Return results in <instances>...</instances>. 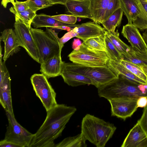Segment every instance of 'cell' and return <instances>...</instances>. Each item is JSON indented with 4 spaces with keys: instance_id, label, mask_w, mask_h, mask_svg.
<instances>
[{
    "instance_id": "6da1fadb",
    "label": "cell",
    "mask_w": 147,
    "mask_h": 147,
    "mask_svg": "<svg viewBox=\"0 0 147 147\" xmlns=\"http://www.w3.org/2000/svg\"><path fill=\"white\" fill-rule=\"evenodd\" d=\"M76 110L74 106L57 104L47 111L46 119L34 134L30 147H54V140L61 136Z\"/></svg>"
},
{
    "instance_id": "7a4b0ae2",
    "label": "cell",
    "mask_w": 147,
    "mask_h": 147,
    "mask_svg": "<svg viewBox=\"0 0 147 147\" xmlns=\"http://www.w3.org/2000/svg\"><path fill=\"white\" fill-rule=\"evenodd\" d=\"M100 97L108 100L119 98L138 99L141 96L147 97V85L131 80L119 74L118 78L98 88Z\"/></svg>"
},
{
    "instance_id": "3957f363",
    "label": "cell",
    "mask_w": 147,
    "mask_h": 147,
    "mask_svg": "<svg viewBox=\"0 0 147 147\" xmlns=\"http://www.w3.org/2000/svg\"><path fill=\"white\" fill-rule=\"evenodd\" d=\"M116 129L113 124L88 114L82 120L81 133L86 140L97 147H104Z\"/></svg>"
},
{
    "instance_id": "277c9868",
    "label": "cell",
    "mask_w": 147,
    "mask_h": 147,
    "mask_svg": "<svg viewBox=\"0 0 147 147\" xmlns=\"http://www.w3.org/2000/svg\"><path fill=\"white\" fill-rule=\"evenodd\" d=\"M31 32L38 50L39 63L55 55H61L62 48L58 34L52 29L46 28L45 31L30 28Z\"/></svg>"
},
{
    "instance_id": "5b68a950",
    "label": "cell",
    "mask_w": 147,
    "mask_h": 147,
    "mask_svg": "<svg viewBox=\"0 0 147 147\" xmlns=\"http://www.w3.org/2000/svg\"><path fill=\"white\" fill-rule=\"evenodd\" d=\"M69 60L73 63L89 67L106 65L109 59L105 52L94 49L83 42L68 55Z\"/></svg>"
},
{
    "instance_id": "8992f818",
    "label": "cell",
    "mask_w": 147,
    "mask_h": 147,
    "mask_svg": "<svg viewBox=\"0 0 147 147\" xmlns=\"http://www.w3.org/2000/svg\"><path fill=\"white\" fill-rule=\"evenodd\" d=\"M30 80L36 95L47 112L57 104L56 94L45 75L34 74L31 76Z\"/></svg>"
},
{
    "instance_id": "52a82bcc",
    "label": "cell",
    "mask_w": 147,
    "mask_h": 147,
    "mask_svg": "<svg viewBox=\"0 0 147 147\" xmlns=\"http://www.w3.org/2000/svg\"><path fill=\"white\" fill-rule=\"evenodd\" d=\"M120 8L126 17L128 24L141 30H147V14L139 0H119Z\"/></svg>"
},
{
    "instance_id": "ba28073f",
    "label": "cell",
    "mask_w": 147,
    "mask_h": 147,
    "mask_svg": "<svg viewBox=\"0 0 147 147\" xmlns=\"http://www.w3.org/2000/svg\"><path fill=\"white\" fill-rule=\"evenodd\" d=\"M8 125L4 139L20 147H30L34 134L28 131L18 123L14 116L6 111Z\"/></svg>"
},
{
    "instance_id": "9c48e42d",
    "label": "cell",
    "mask_w": 147,
    "mask_h": 147,
    "mask_svg": "<svg viewBox=\"0 0 147 147\" xmlns=\"http://www.w3.org/2000/svg\"><path fill=\"white\" fill-rule=\"evenodd\" d=\"M14 30L20 47L24 49L34 60L39 63L37 47L31 32V26L15 17Z\"/></svg>"
},
{
    "instance_id": "30bf717a",
    "label": "cell",
    "mask_w": 147,
    "mask_h": 147,
    "mask_svg": "<svg viewBox=\"0 0 147 147\" xmlns=\"http://www.w3.org/2000/svg\"><path fill=\"white\" fill-rule=\"evenodd\" d=\"M138 99L131 98H119L108 100L111 105L112 116L125 120L130 117L136 111Z\"/></svg>"
},
{
    "instance_id": "8fae6325",
    "label": "cell",
    "mask_w": 147,
    "mask_h": 147,
    "mask_svg": "<svg viewBox=\"0 0 147 147\" xmlns=\"http://www.w3.org/2000/svg\"><path fill=\"white\" fill-rule=\"evenodd\" d=\"M119 75L109 67L107 64L89 67L85 74L91 80L93 85L97 88L117 78Z\"/></svg>"
},
{
    "instance_id": "7c38bea8",
    "label": "cell",
    "mask_w": 147,
    "mask_h": 147,
    "mask_svg": "<svg viewBox=\"0 0 147 147\" xmlns=\"http://www.w3.org/2000/svg\"><path fill=\"white\" fill-rule=\"evenodd\" d=\"M71 30L77 34L76 37L83 42L90 38L104 35L106 31L104 28L94 22L77 24Z\"/></svg>"
},
{
    "instance_id": "4fadbf2b",
    "label": "cell",
    "mask_w": 147,
    "mask_h": 147,
    "mask_svg": "<svg viewBox=\"0 0 147 147\" xmlns=\"http://www.w3.org/2000/svg\"><path fill=\"white\" fill-rule=\"evenodd\" d=\"M121 33L130 43L131 47L142 52L147 51V45L138 28L132 24L123 26Z\"/></svg>"
},
{
    "instance_id": "5bb4252c",
    "label": "cell",
    "mask_w": 147,
    "mask_h": 147,
    "mask_svg": "<svg viewBox=\"0 0 147 147\" xmlns=\"http://www.w3.org/2000/svg\"><path fill=\"white\" fill-rule=\"evenodd\" d=\"M121 147H147V137L137 122L130 129Z\"/></svg>"
},
{
    "instance_id": "9a60e30c",
    "label": "cell",
    "mask_w": 147,
    "mask_h": 147,
    "mask_svg": "<svg viewBox=\"0 0 147 147\" xmlns=\"http://www.w3.org/2000/svg\"><path fill=\"white\" fill-rule=\"evenodd\" d=\"M1 33L0 40L4 44L3 59L5 61L10 56L20 50V46L14 30L11 28L6 29Z\"/></svg>"
},
{
    "instance_id": "2e32d148",
    "label": "cell",
    "mask_w": 147,
    "mask_h": 147,
    "mask_svg": "<svg viewBox=\"0 0 147 147\" xmlns=\"http://www.w3.org/2000/svg\"><path fill=\"white\" fill-rule=\"evenodd\" d=\"M32 24L35 28L45 27L64 30L68 32L72 30L77 24H65L53 18L51 16L44 14H36L33 19Z\"/></svg>"
},
{
    "instance_id": "e0dca14e",
    "label": "cell",
    "mask_w": 147,
    "mask_h": 147,
    "mask_svg": "<svg viewBox=\"0 0 147 147\" xmlns=\"http://www.w3.org/2000/svg\"><path fill=\"white\" fill-rule=\"evenodd\" d=\"M62 61L61 55H55L41 63L40 71L49 79L60 75Z\"/></svg>"
},
{
    "instance_id": "ac0fdd59",
    "label": "cell",
    "mask_w": 147,
    "mask_h": 147,
    "mask_svg": "<svg viewBox=\"0 0 147 147\" xmlns=\"http://www.w3.org/2000/svg\"><path fill=\"white\" fill-rule=\"evenodd\" d=\"M65 5L68 12L77 17L88 18L93 21L90 9L89 0H67Z\"/></svg>"
},
{
    "instance_id": "d6986e66",
    "label": "cell",
    "mask_w": 147,
    "mask_h": 147,
    "mask_svg": "<svg viewBox=\"0 0 147 147\" xmlns=\"http://www.w3.org/2000/svg\"><path fill=\"white\" fill-rule=\"evenodd\" d=\"M60 75L65 83L69 86L76 87L86 84L92 85L91 80L85 75L61 69Z\"/></svg>"
},
{
    "instance_id": "ffe728a7",
    "label": "cell",
    "mask_w": 147,
    "mask_h": 147,
    "mask_svg": "<svg viewBox=\"0 0 147 147\" xmlns=\"http://www.w3.org/2000/svg\"><path fill=\"white\" fill-rule=\"evenodd\" d=\"M111 1L89 0V8L94 22L99 24L103 22L105 13Z\"/></svg>"
},
{
    "instance_id": "44dd1931",
    "label": "cell",
    "mask_w": 147,
    "mask_h": 147,
    "mask_svg": "<svg viewBox=\"0 0 147 147\" xmlns=\"http://www.w3.org/2000/svg\"><path fill=\"white\" fill-rule=\"evenodd\" d=\"M107 65L116 73L122 75L127 79L140 84L147 85V82L133 74L120 62L109 59Z\"/></svg>"
},
{
    "instance_id": "7402d4cb",
    "label": "cell",
    "mask_w": 147,
    "mask_h": 147,
    "mask_svg": "<svg viewBox=\"0 0 147 147\" xmlns=\"http://www.w3.org/2000/svg\"><path fill=\"white\" fill-rule=\"evenodd\" d=\"M123 57L124 60L140 67L147 66V51L142 52L130 47L127 54Z\"/></svg>"
},
{
    "instance_id": "603a6c76",
    "label": "cell",
    "mask_w": 147,
    "mask_h": 147,
    "mask_svg": "<svg viewBox=\"0 0 147 147\" xmlns=\"http://www.w3.org/2000/svg\"><path fill=\"white\" fill-rule=\"evenodd\" d=\"M123 12L121 8L116 10L107 19L101 23L107 31L114 32L121 23Z\"/></svg>"
},
{
    "instance_id": "cb8c5ba5",
    "label": "cell",
    "mask_w": 147,
    "mask_h": 147,
    "mask_svg": "<svg viewBox=\"0 0 147 147\" xmlns=\"http://www.w3.org/2000/svg\"><path fill=\"white\" fill-rule=\"evenodd\" d=\"M86 140L80 133L77 135L64 138L54 147H86Z\"/></svg>"
},
{
    "instance_id": "d4e9b609",
    "label": "cell",
    "mask_w": 147,
    "mask_h": 147,
    "mask_svg": "<svg viewBox=\"0 0 147 147\" xmlns=\"http://www.w3.org/2000/svg\"><path fill=\"white\" fill-rule=\"evenodd\" d=\"M105 33L107 36L115 47L123 56L127 54V51L130 49V46L125 44L120 39L118 30L114 32L106 31Z\"/></svg>"
},
{
    "instance_id": "484cf974",
    "label": "cell",
    "mask_w": 147,
    "mask_h": 147,
    "mask_svg": "<svg viewBox=\"0 0 147 147\" xmlns=\"http://www.w3.org/2000/svg\"><path fill=\"white\" fill-rule=\"evenodd\" d=\"M106 52L109 59L120 61L123 59V56L113 45L107 36L105 34Z\"/></svg>"
},
{
    "instance_id": "4316f807",
    "label": "cell",
    "mask_w": 147,
    "mask_h": 147,
    "mask_svg": "<svg viewBox=\"0 0 147 147\" xmlns=\"http://www.w3.org/2000/svg\"><path fill=\"white\" fill-rule=\"evenodd\" d=\"M83 42L88 46L94 49L102 52H106L105 34L90 38Z\"/></svg>"
},
{
    "instance_id": "83f0119b",
    "label": "cell",
    "mask_w": 147,
    "mask_h": 147,
    "mask_svg": "<svg viewBox=\"0 0 147 147\" xmlns=\"http://www.w3.org/2000/svg\"><path fill=\"white\" fill-rule=\"evenodd\" d=\"M120 62L133 74L147 82V77L140 67L124 59Z\"/></svg>"
},
{
    "instance_id": "f1b7e54d",
    "label": "cell",
    "mask_w": 147,
    "mask_h": 147,
    "mask_svg": "<svg viewBox=\"0 0 147 147\" xmlns=\"http://www.w3.org/2000/svg\"><path fill=\"white\" fill-rule=\"evenodd\" d=\"M26 1L29 8L36 12L38 10L54 5L50 0H26Z\"/></svg>"
},
{
    "instance_id": "f546056e",
    "label": "cell",
    "mask_w": 147,
    "mask_h": 147,
    "mask_svg": "<svg viewBox=\"0 0 147 147\" xmlns=\"http://www.w3.org/2000/svg\"><path fill=\"white\" fill-rule=\"evenodd\" d=\"M36 14V12L29 8L16 13L15 14V16L21 20L27 25L31 26L32 22Z\"/></svg>"
},
{
    "instance_id": "4dcf8cb0",
    "label": "cell",
    "mask_w": 147,
    "mask_h": 147,
    "mask_svg": "<svg viewBox=\"0 0 147 147\" xmlns=\"http://www.w3.org/2000/svg\"><path fill=\"white\" fill-rule=\"evenodd\" d=\"M120 8L119 0H111L105 13L103 22L107 19L116 10Z\"/></svg>"
},
{
    "instance_id": "1f68e13d",
    "label": "cell",
    "mask_w": 147,
    "mask_h": 147,
    "mask_svg": "<svg viewBox=\"0 0 147 147\" xmlns=\"http://www.w3.org/2000/svg\"><path fill=\"white\" fill-rule=\"evenodd\" d=\"M53 18L63 23L70 24H74L77 21V17L73 15L60 14L51 16Z\"/></svg>"
},
{
    "instance_id": "d6a6232c",
    "label": "cell",
    "mask_w": 147,
    "mask_h": 147,
    "mask_svg": "<svg viewBox=\"0 0 147 147\" xmlns=\"http://www.w3.org/2000/svg\"><path fill=\"white\" fill-rule=\"evenodd\" d=\"M29 8L26 1H20L16 0L15 4L9 9L10 11L14 15Z\"/></svg>"
},
{
    "instance_id": "836d02e7",
    "label": "cell",
    "mask_w": 147,
    "mask_h": 147,
    "mask_svg": "<svg viewBox=\"0 0 147 147\" xmlns=\"http://www.w3.org/2000/svg\"><path fill=\"white\" fill-rule=\"evenodd\" d=\"M137 122L145 132L147 137V105L144 107L142 115Z\"/></svg>"
},
{
    "instance_id": "e575fe53",
    "label": "cell",
    "mask_w": 147,
    "mask_h": 147,
    "mask_svg": "<svg viewBox=\"0 0 147 147\" xmlns=\"http://www.w3.org/2000/svg\"><path fill=\"white\" fill-rule=\"evenodd\" d=\"M78 36L77 34L73 32L72 30L65 34L61 38H59V42L62 47H63L64 44L72 38Z\"/></svg>"
},
{
    "instance_id": "d590c367",
    "label": "cell",
    "mask_w": 147,
    "mask_h": 147,
    "mask_svg": "<svg viewBox=\"0 0 147 147\" xmlns=\"http://www.w3.org/2000/svg\"><path fill=\"white\" fill-rule=\"evenodd\" d=\"M137 107H138L144 108L147 105V97L141 96L137 100Z\"/></svg>"
},
{
    "instance_id": "8d00e7d4",
    "label": "cell",
    "mask_w": 147,
    "mask_h": 147,
    "mask_svg": "<svg viewBox=\"0 0 147 147\" xmlns=\"http://www.w3.org/2000/svg\"><path fill=\"white\" fill-rule=\"evenodd\" d=\"M1 147H20L19 146L10 142L6 141L4 139L0 142Z\"/></svg>"
},
{
    "instance_id": "74e56055",
    "label": "cell",
    "mask_w": 147,
    "mask_h": 147,
    "mask_svg": "<svg viewBox=\"0 0 147 147\" xmlns=\"http://www.w3.org/2000/svg\"><path fill=\"white\" fill-rule=\"evenodd\" d=\"M82 42L79 38L75 39L74 40L73 43L72 47L73 49L76 48L80 46L82 44Z\"/></svg>"
},
{
    "instance_id": "f35d334b",
    "label": "cell",
    "mask_w": 147,
    "mask_h": 147,
    "mask_svg": "<svg viewBox=\"0 0 147 147\" xmlns=\"http://www.w3.org/2000/svg\"><path fill=\"white\" fill-rule=\"evenodd\" d=\"M15 0H1V5L5 8H6L7 4L9 3H11L13 5L15 4Z\"/></svg>"
},
{
    "instance_id": "ab89813d",
    "label": "cell",
    "mask_w": 147,
    "mask_h": 147,
    "mask_svg": "<svg viewBox=\"0 0 147 147\" xmlns=\"http://www.w3.org/2000/svg\"><path fill=\"white\" fill-rule=\"evenodd\" d=\"M54 5L59 4L65 5L67 0H50Z\"/></svg>"
},
{
    "instance_id": "60d3db41",
    "label": "cell",
    "mask_w": 147,
    "mask_h": 147,
    "mask_svg": "<svg viewBox=\"0 0 147 147\" xmlns=\"http://www.w3.org/2000/svg\"><path fill=\"white\" fill-rule=\"evenodd\" d=\"M139 1L147 14V0H139Z\"/></svg>"
},
{
    "instance_id": "b9f144b4",
    "label": "cell",
    "mask_w": 147,
    "mask_h": 147,
    "mask_svg": "<svg viewBox=\"0 0 147 147\" xmlns=\"http://www.w3.org/2000/svg\"><path fill=\"white\" fill-rule=\"evenodd\" d=\"M147 77V66H142L140 67Z\"/></svg>"
},
{
    "instance_id": "7bdbcfd3",
    "label": "cell",
    "mask_w": 147,
    "mask_h": 147,
    "mask_svg": "<svg viewBox=\"0 0 147 147\" xmlns=\"http://www.w3.org/2000/svg\"><path fill=\"white\" fill-rule=\"evenodd\" d=\"M142 36L147 45V32L146 31L143 33Z\"/></svg>"
},
{
    "instance_id": "ee69618b",
    "label": "cell",
    "mask_w": 147,
    "mask_h": 147,
    "mask_svg": "<svg viewBox=\"0 0 147 147\" xmlns=\"http://www.w3.org/2000/svg\"><path fill=\"white\" fill-rule=\"evenodd\" d=\"M74 0L83 1V0Z\"/></svg>"
},
{
    "instance_id": "f6af8a7d",
    "label": "cell",
    "mask_w": 147,
    "mask_h": 147,
    "mask_svg": "<svg viewBox=\"0 0 147 147\" xmlns=\"http://www.w3.org/2000/svg\"></svg>"
}]
</instances>
